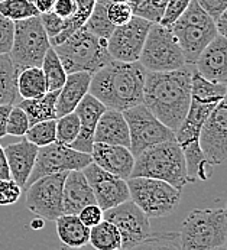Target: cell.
<instances>
[{"instance_id":"8d00e7d4","label":"cell","mask_w":227,"mask_h":250,"mask_svg":"<svg viewBox=\"0 0 227 250\" xmlns=\"http://www.w3.org/2000/svg\"><path fill=\"white\" fill-rule=\"evenodd\" d=\"M189 1L191 0H166V4L164 7V13L159 18L158 23H161L165 28H171L180 19V16L186 12Z\"/></svg>"},{"instance_id":"5bb4252c","label":"cell","mask_w":227,"mask_h":250,"mask_svg":"<svg viewBox=\"0 0 227 250\" xmlns=\"http://www.w3.org/2000/svg\"><path fill=\"white\" fill-rule=\"evenodd\" d=\"M103 220L113 223L119 230L122 237V250L132 249L152 236L151 218L130 200L106 210Z\"/></svg>"},{"instance_id":"44dd1931","label":"cell","mask_w":227,"mask_h":250,"mask_svg":"<svg viewBox=\"0 0 227 250\" xmlns=\"http://www.w3.org/2000/svg\"><path fill=\"white\" fill-rule=\"evenodd\" d=\"M3 149L10 171V178L22 189H26V182L35 167L39 147L23 138L21 142L7 145Z\"/></svg>"},{"instance_id":"d590c367","label":"cell","mask_w":227,"mask_h":250,"mask_svg":"<svg viewBox=\"0 0 227 250\" xmlns=\"http://www.w3.org/2000/svg\"><path fill=\"white\" fill-rule=\"evenodd\" d=\"M29 127H31V123H29L26 113L19 106H13L9 113L6 133L10 136H15V138H23Z\"/></svg>"},{"instance_id":"603a6c76","label":"cell","mask_w":227,"mask_h":250,"mask_svg":"<svg viewBox=\"0 0 227 250\" xmlns=\"http://www.w3.org/2000/svg\"><path fill=\"white\" fill-rule=\"evenodd\" d=\"M94 143L119 145L124 147L130 146L129 127L122 111L106 108V111L97 122L94 132Z\"/></svg>"},{"instance_id":"bcb514c9","label":"cell","mask_w":227,"mask_h":250,"mask_svg":"<svg viewBox=\"0 0 227 250\" xmlns=\"http://www.w3.org/2000/svg\"><path fill=\"white\" fill-rule=\"evenodd\" d=\"M4 179H10V171H9L4 149L0 145V181H4Z\"/></svg>"},{"instance_id":"f907efd6","label":"cell","mask_w":227,"mask_h":250,"mask_svg":"<svg viewBox=\"0 0 227 250\" xmlns=\"http://www.w3.org/2000/svg\"><path fill=\"white\" fill-rule=\"evenodd\" d=\"M211 250H227L226 246H220V248H216V249H211Z\"/></svg>"},{"instance_id":"ee69618b","label":"cell","mask_w":227,"mask_h":250,"mask_svg":"<svg viewBox=\"0 0 227 250\" xmlns=\"http://www.w3.org/2000/svg\"><path fill=\"white\" fill-rule=\"evenodd\" d=\"M76 0H55L52 12L65 21V19H70L76 13Z\"/></svg>"},{"instance_id":"5b68a950","label":"cell","mask_w":227,"mask_h":250,"mask_svg":"<svg viewBox=\"0 0 227 250\" xmlns=\"http://www.w3.org/2000/svg\"><path fill=\"white\" fill-rule=\"evenodd\" d=\"M52 48L67 74L88 72L93 75L113 61L107 51V41L93 35L84 26Z\"/></svg>"},{"instance_id":"d4e9b609","label":"cell","mask_w":227,"mask_h":250,"mask_svg":"<svg viewBox=\"0 0 227 250\" xmlns=\"http://www.w3.org/2000/svg\"><path fill=\"white\" fill-rule=\"evenodd\" d=\"M57 234L62 245L71 249H81L88 245L90 229L78 218V215L62 214L55 220Z\"/></svg>"},{"instance_id":"681fc988","label":"cell","mask_w":227,"mask_h":250,"mask_svg":"<svg viewBox=\"0 0 227 250\" xmlns=\"http://www.w3.org/2000/svg\"><path fill=\"white\" fill-rule=\"evenodd\" d=\"M43 226H45V220L41 218V217H37V218H34V220L31 221V227H32L34 230H41V229H43Z\"/></svg>"},{"instance_id":"f5cc1de1","label":"cell","mask_w":227,"mask_h":250,"mask_svg":"<svg viewBox=\"0 0 227 250\" xmlns=\"http://www.w3.org/2000/svg\"><path fill=\"white\" fill-rule=\"evenodd\" d=\"M225 210H226V208H225ZM226 213H227V210H226ZM225 246H226V248H227V239H226V245H225Z\"/></svg>"},{"instance_id":"ab89813d","label":"cell","mask_w":227,"mask_h":250,"mask_svg":"<svg viewBox=\"0 0 227 250\" xmlns=\"http://www.w3.org/2000/svg\"><path fill=\"white\" fill-rule=\"evenodd\" d=\"M15 34V22L0 15V55H6L12 49Z\"/></svg>"},{"instance_id":"d6a6232c","label":"cell","mask_w":227,"mask_h":250,"mask_svg":"<svg viewBox=\"0 0 227 250\" xmlns=\"http://www.w3.org/2000/svg\"><path fill=\"white\" fill-rule=\"evenodd\" d=\"M23 138L38 147H43L57 142V119L43 120L32 125Z\"/></svg>"},{"instance_id":"4dcf8cb0","label":"cell","mask_w":227,"mask_h":250,"mask_svg":"<svg viewBox=\"0 0 227 250\" xmlns=\"http://www.w3.org/2000/svg\"><path fill=\"white\" fill-rule=\"evenodd\" d=\"M110 4V0H96L94 9L88 18V21L85 22L84 28L88 29L93 35L99 36L102 39H109V36L112 35L114 28L110 21L107 19V7Z\"/></svg>"},{"instance_id":"836d02e7","label":"cell","mask_w":227,"mask_h":250,"mask_svg":"<svg viewBox=\"0 0 227 250\" xmlns=\"http://www.w3.org/2000/svg\"><path fill=\"white\" fill-rule=\"evenodd\" d=\"M126 250H181L180 233H152L151 237H148L141 245Z\"/></svg>"},{"instance_id":"d6986e66","label":"cell","mask_w":227,"mask_h":250,"mask_svg":"<svg viewBox=\"0 0 227 250\" xmlns=\"http://www.w3.org/2000/svg\"><path fill=\"white\" fill-rule=\"evenodd\" d=\"M90 155L93 164H96L106 172L126 181L130 178L135 165V156L132 155L129 147L119 145L94 143Z\"/></svg>"},{"instance_id":"816d5d0a","label":"cell","mask_w":227,"mask_h":250,"mask_svg":"<svg viewBox=\"0 0 227 250\" xmlns=\"http://www.w3.org/2000/svg\"><path fill=\"white\" fill-rule=\"evenodd\" d=\"M110 1H126L127 3V0H110Z\"/></svg>"},{"instance_id":"ba28073f","label":"cell","mask_w":227,"mask_h":250,"mask_svg":"<svg viewBox=\"0 0 227 250\" xmlns=\"http://www.w3.org/2000/svg\"><path fill=\"white\" fill-rule=\"evenodd\" d=\"M130 201H133L149 218L172 214L181 203V189L165 181L152 178L127 179Z\"/></svg>"},{"instance_id":"ac0fdd59","label":"cell","mask_w":227,"mask_h":250,"mask_svg":"<svg viewBox=\"0 0 227 250\" xmlns=\"http://www.w3.org/2000/svg\"><path fill=\"white\" fill-rule=\"evenodd\" d=\"M192 67L200 77L210 83L227 84V38L216 36Z\"/></svg>"},{"instance_id":"83f0119b","label":"cell","mask_w":227,"mask_h":250,"mask_svg":"<svg viewBox=\"0 0 227 250\" xmlns=\"http://www.w3.org/2000/svg\"><path fill=\"white\" fill-rule=\"evenodd\" d=\"M18 94L23 99H37L48 93L45 75L41 67H31L25 68L18 74Z\"/></svg>"},{"instance_id":"e575fe53","label":"cell","mask_w":227,"mask_h":250,"mask_svg":"<svg viewBox=\"0 0 227 250\" xmlns=\"http://www.w3.org/2000/svg\"><path fill=\"white\" fill-rule=\"evenodd\" d=\"M80 133V120L77 114L68 113L57 119V142L70 146Z\"/></svg>"},{"instance_id":"30bf717a","label":"cell","mask_w":227,"mask_h":250,"mask_svg":"<svg viewBox=\"0 0 227 250\" xmlns=\"http://www.w3.org/2000/svg\"><path fill=\"white\" fill-rule=\"evenodd\" d=\"M139 62L146 71L164 72L178 70L186 64L183 51L169 28L161 23H152Z\"/></svg>"},{"instance_id":"b9f144b4","label":"cell","mask_w":227,"mask_h":250,"mask_svg":"<svg viewBox=\"0 0 227 250\" xmlns=\"http://www.w3.org/2000/svg\"><path fill=\"white\" fill-rule=\"evenodd\" d=\"M103 214H104V211L97 204H93V206L84 207L77 215L88 229H91V227L97 226L103 220Z\"/></svg>"},{"instance_id":"ffe728a7","label":"cell","mask_w":227,"mask_h":250,"mask_svg":"<svg viewBox=\"0 0 227 250\" xmlns=\"http://www.w3.org/2000/svg\"><path fill=\"white\" fill-rule=\"evenodd\" d=\"M106 111L104 104H102L96 97L87 94L80 104L77 106L74 113L80 120V133L77 139L70 146L83 153H91L94 145V132L99 119Z\"/></svg>"},{"instance_id":"4316f807","label":"cell","mask_w":227,"mask_h":250,"mask_svg":"<svg viewBox=\"0 0 227 250\" xmlns=\"http://www.w3.org/2000/svg\"><path fill=\"white\" fill-rule=\"evenodd\" d=\"M18 74L9 54L0 55V104L16 106L22 100L18 94Z\"/></svg>"},{"instance_id":"db71d44e","label":"cell","mask_w":227,"mask_h":250,"mask_svg":"<svg viewBox=\"0 0 227 250\" xmlns=\"http://www.w3.org/2000/svg\"><path fill=\"white\" fill-rule=\"evenodd\" d=\"M225 208H226V210H227V204H226V207H225Z\"/></svg>"},{"instance_id":"484cf974","label":"cell","mask_w":227,"mask_h":250,"mask_svg":"<svg viewBox=\"0 0 227 250\" xmlns=\"http://www.w3.org/2000/svg\"><path fill=\"white\" fill-rule=\"evenodd\" d=\"M58 93L60 90H55V91H48L37 99H23L16 106H19L26 113L31 126L43 120H54L57 119Z\"/></svg>"},{"instance_id":"f1b7e54d","label":"cell","mask_w":227,"mask_h":250,"mask_svg":"<svg viewBox=\"0 0 227 250\" xmlns=\"http://www.w3.org/2000/svg\"><path fill=\"white\" fill-rule=\"evenodd\" d=\"M88 245L96 250H122V237L113 223L102 220L90 229Z\"/></svg>"},{"instance_id":"8992f818","label":"cell","mask_w":227,"mask_h":250,"mask_svg":"<svg viewBox=\"0 0 227 250\" xmlns=\"http://www.w3.org/2000/svg\"><path fill=\"white\" fill-rule=\"evenodd\" d=\"M227 213L225 208H195L183 221L181 250H211L226 245Z\"/></svg>"},{"instance_id":"4fadbf2b","label":"cell","mask_w":227,"mask_h":250,"mask_svg":"<svg viewBox=\"0 0 227 250\" xmlns=\"http://www.w3.org/2000/svg\"><path fill=\"white\" fill-rule=\"evenodd\" d=\"M67 172L37 179L26 188V208L43 220L55 221L64 214L62 188Z\"/></svg>"},{"instance_id":"60d3db41","label":"cell","mask_w":227,"mask_h":250,"mask_svg":"<svg viewBox=\"0 0 227 250\" xmlns=\"http://www.w3.org/2000/svg\"><path fill=\"white\" fill-rule=\"evenodd\" d=\"M41 22L43 25V29L46 32V35L49 39L58 36L65 28V21L60 16H57L54 12H48V13H41L39 15Z\"/></svg>"},{"instance_id":"6da1fadb","label":"cell","mask_w":227,"mask_h":250,"mask_svg":"<svg viewBox=\"0 0 227 250\" xmlns=\"http://www.w3.org/2000/svg\"><path fill=\"white\" fill-rule=\"evenodd\" d=\"M227 94V84H216L204 80L197 72H192L191 103L184 122L175 132V141L183 149L188 184L197 181H208L213 174V167L207 162L200 147L198 138L206 119L210 116Z\"/></svg>"},{"instance_id":"9a60e30c","label":"cell","mask_w":227,"mask_h":250,"mask_svg":"<svg viewBox=\"0 0 227 250\" xmlns=\"http://www.w3.org/2000/svg\"><path fill=\"white\" fill-rule=\"evenodd\" d=\"M152 23L153 22L146 18L133 15L127 23L116 26L107 39V51L110 57L122 62L139 61Z\"/></svg>"},{"instance_id":"7402d4cb","label":"cell","mask_w":227,"mask_h":250,"mask_svg":"<svg viewBox=\"0 0 227 250\" xmlns=\"http://www.w3.org/2000/svg\"><path fill=\"white\" fill-rule=\"evenodd\" d=\"M96 197L83 171H70L62 188V208L64 214L77 215L84 207L93 206Z\"/></svg>"},{"instance_id":"7dc6e473","label":"cell","mask_w":227,"mask_h":250,"mask_svg":"<svg viewBox=\"0 0 227 250\" xmlns=\"http://www.w3.org/2000/svg\"><path fill=\"white\" fill-rule=\"evenodd\" d=\"M216 28H217V34L227 38V7L225 9V12L214 21Z\"/></svg>"},{"instance_id":"f546056e","label":"cell","mask_w":227,"mask_h":250,"mask_svg":"<svg viewBox=\"0 0 227 250\" xmlns=\"http://www.w3.org/2000/svg\"><path fill=\"white\" fill-rule=\"evenodd\" d=\"M41 70L45 75L48 91L61 90V87L64 85V83L67 80V72L64 70L61 61H60V58H58V55H57V52L54 51L52 46L45 54Z\"/></svg>"},{"instance_id":"f6af8a7d","label":"cell","mask_w":227,"mask_h":250,"mask_svg":"<svg viewBox=\"0 0 227 250\" xmlns=\"http://www.w3.org/2000/svg\"><path fill=\"white\" fill-rule=\"evenodd\" d=\"M12 104H0V139L4 138L6 133V125H7V119H9V113L12 110Z\"/></svg>"},{"instance_id":"1f68e13d","label":"cell","mask_w":227,"mask_h":250,"mask_svg":"<svg viewBox=\"0 0 227 250\" xmlns=\"http://www.w3.org/2000/svg\"><path fill=\"white\" fill-rule=\"evenodd\" d=\"M0 15L18 22L39 16V12L31 0H0Z\"/></svg>"},{"instance_id":"52a82bcc","label":"cell","mask_w":227,"mask_h":250,"mask_svg":"<svg viewBox=\"0 0 227 250\" xmlns=\"http://www.w3.org/2000/svg\"><path fill=\"white\" fill-rule=\"evenodd\" d=\"M169 29L183 51L187 65H194L204 48L219 35L213 18L195 0L189 1L186 12Z\"/></svg>"},{"instance_id":"7c38bea8","label":"cell","mask_w":227,"mask_h":250,"mask_svg":"<svg viewBox=\"0 0 227 250\" xmlns=\"http://www.w3.org/2000/svg\"><path fill=\"white\" fill-rule=\"evenodd\" d=\"M91 162L93 159L90 153L78 152L71 146L62 143L54 142L48 146L39 147L37 162L31 177L26 182V188L37 179L46 175L70 172V171H83Z\"/></svg>"},{"instance_id":"9c48e42d","label":"cell","mask_w":227,"mask_h":250,"mask_svg":"<svg viewBox=\"0 0 227 250\" xmlns=\"http://www.w3.org/2000/svg\"><path fill=\"white\" fill-rule=\"evenodd\" d=\"M49 48L51 42L39 16L15 22L13 43L9 57L16 71L41 67Z\"/></svg>"},{"instance_id":"7bdbcfd3","label":"cell","mask_w":227,"mask_h":250,"mask_svg":"<svg viewBox=\"0 0 227 250\" xmlns=\"http://www.w3.org/2000/svg\"><path fill=\"white\" fill-rule=\"evenodd\" d=\"M195 1L210 18H213V21H216L227 7V0H195Z\"/></svg>"},{"instance_id":"8fae6325","label":"cell","mask_w":227,"mask_h":250,"mask_svg":"<svg viewBox=\"0 0 227 250\" xmlns=\"http://www.w3.org/2000/svg\"><path fill=\"white\" fill-rule=\"evenodd\" d=\"M122 113L129 127V149L135 158L151 146L175 139V133L162 122H159L144 103L127 108Z\"/></svg>"},{"instance_id":"c3c4849f","label":"cell","mask_w":227,"mask_h":250,"mask_svg":"<svg viewBox=\"0 0 227 250\" xmlns=\"http://www.w3.org/2000/svg\"><path fill=\"white\" fill-rule=\"evenodd\" d=\"M35 7L38 9L39 15L41 13H48V12H52V7H54V3L55 0H31Z\"/></svg>"},{"instance_id":"277c9868","label":"cell","mask_w":227,"mask_h":250,"mask_svg":"<svg viewBox=\"0 0 227 250\" xmlns=\"http://www.w3.org/2000/svg\"><path fill=\"white\" fill-rule=\"evenodd\" d=\"M152 178L165 181L183 191L187 181V165L178 142L168 141L145 149L135 158L130 178Z\"/></svg>"},{"instance_id":"cb8c5ba5","label":"cell","mask_w":227,"mask_h":250,"mask_svg":"<svg viewBox=\"0 0 227 250\" xmlns=\"http://www.w3.org/2000/svg\"><path fill=\"white\" fill-rule=\"evenodd\" d=\"M91 74L88 72H73L67 74V80L61 87L57 99V119L73 113L80 102L88 94Z\"/></svg>"},{"instance_id":"74e56055","label":"cell","mask_w":227,"mask_h":250,"mask_svg":"<svg viewBox=\"0 0 227 250\" xmlns=\"http://www.w3.org/2000/svg\"><path fill=\"white\" fill-rule=\"evenodd\" d=\"M133 16V9L126 1H110L107 7V19L113 26L127 23Z\"/></svg>"},{"instance_id":"f35d334b","label":"cell","mask_w":227,"mask_h":250,"mask_svg":"<svg viewBox=\"0 0 227 250\" xmlns=\"http://www.w3.org/2000/svg\"><path fill=\"white\" fill-rule=\"evenodd\" d=\"M22 188L13 179L0 181V207H9L21 200Z\"/></svg>"},{"instance_id":"e0dca14e","label":"cell","mask_w":227,"mask_h":250,"mask_svg":"<svg viewBox=\"0 0 227 250\" xmlns=\"http://www.w3.org/2000/svg\"><path fill=\"white\" fill-rule=\"evenodd\" d=\"M83 172L93 189L97 206L103 211L110 210L116 206L130 200L126 179L114 177L93 162L87 165L83 169Z\"/></svg>"},{"instance_id":"7a4b0ae2","label":"cell","mask_w":227,"mask_h":250,"mask_svg":"<svg viewBox=\"0 0 227 250\" xmlns=\"http://www.w3.org/2000/svg\"><path fill=\"white\" fill-rule=\"evenodd\" d=\"M192 72V65H184L174 71L146 72L144 104L174 133L188 113Z\"/></svg>"},{"instance_id":"2e32d148","label":"cell","mask_w":227,"mask_h":250,"mask_svg":"<svg viewBox=\"0 0 227 250\" xmlns=\"http://www.w3.org/2000/svg\"><path fill=\"white\" fill-rule=\"evenodd\" d=\"M198 143L211 167L220 165L227 159V94L206 119Z\"/></svg>"},{"instance_id":"3957f363","label":"cell","mask_w":227,"mask_h":250,"mask_svg":"<svg viewBox=\"0 0 227 250\" xmlns=\"http://www.w3.org/2000/svg\"><path fill=\"white\" fill-rule=\"evenodd\" d=\"M146 72L139 61L122 62L113 60L91 75L88 94L106 108L124 111L144 103Z\"/></svg>"}]
</instances>
